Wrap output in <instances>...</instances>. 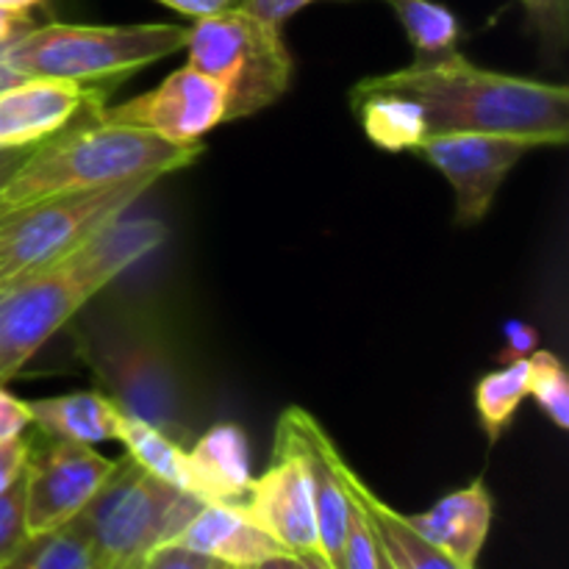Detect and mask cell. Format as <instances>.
<instances>
[{
    "label": "cell",
    "mask_w": 569,
    "mask_h": 569,
    "mask_svg": "<svg viewBox=\"0 0 569 569\" xmlns=\"http://www.w3.org/2000/svg\"><path fill=\"white\" fill-rule=\"evenodd\" d=\"M528 398L537 400L559 431H569V381L567 367L550 350H533L528 356Z\"/></svg>",
    "instance_id": "24"
},
{
    "label": "cell",
    "mask_w": 569,
    "mask_h": 569,
    "mask_svg": "<svg viewBox=\"0 0 569 569\" xmlns=\"http://www.w3.org/2000/svg\"><path fill=\"white\" fill-rule=\"evenodd\" d=\"M114 470L117 461L100 456L92 445L53 437L33 442L31 437V453L22 476L28 537H44L76 520Z\"/></svg>",
    "instance_id": "10"
},
{
    "label": "cell",
    "mask_w": 569,
    "mask_h": 569,
    "mask_svg": "<svg viewBox=\"0 0 569 569\" xmlns=\"http://www.w3.org/2000/svg\"><path fill=\"white\" fill-rule=\"evenodd\" d=\"M378 569H395L392 565H389V559H387V556H383V550H381V565H378Z\"/></svg>",
    "instance_id": "39"
},
{
    "label": "cell",
    "mask_w": 569,
    "mask_h": 569,
    "mask_svg": "<svg viewBox=\"0 0 569 569\" xmlns=\"http://www.w3.org/2000/svg\"><path fill=\"white\" fill-rule=\"evenodd\" d=\"M211 569H233V567H228V565H222V561H214V565H211Z\"/></svg>",
    "instance_id": "40"
},
{
    "label": "cell",
    "mask_w": 569,
    "mask_h": 569,
    "mask_svg": "<svg viewBox=\"0 0 569 569\" xmlns=\"http://www.w3.org/2000/svg\"><path fill=\"white\" fill-rule=\"evenodd\" d=\"M281 28L244 6L189 26L187 64L220 83L226 122L259 114L287 94L295 61Z\"/></svg>",
    "instance_id": "6"
},
{
    "label": "cell",
    "mask_w": 569,
    "mask_h": 569,
    "mask_svg": "<svg viewBox=\"0 0 569 569\" xmlns=\"http://www.w3.org/2000/svg\"><path fill=\"white\" fill-rule=\"evenodd\" d=\"M539 350V331L526 320H509L503 326V350L498 353L500 365L509 361L528 359V356Z\"/></svg>",
    "instance_id": "29"
},
{
    "label": "cell",
    "mask_w": 569,
    "mask_h": 569,
    "mask_svg": "<svg viewBox=\"0 0 569 569\" xmlns=\"http://www.w3.org/2000/svg\"><path fill=\"white\" fill-rule=\"evenodd\" d=\"M44 0H0V9L9 11H33L37 6H42Z\"/></svg>",
    "instance_id": "36"
},
{
    "label": "cell",
    "mask_w": 569,
    "mask_h": 569,
    "mask_svg": "<svg viewBox=\"0 0 569 569\" xmlns=\"http://www.w3.org/2000/svg\"><path fill=\"white\" fill-rule=\"evenodd\" d=\"M528 398V359L509 361L500 370L487 372L472 389L478 426L487 433L489 445H498L515 422L522 400Z\"/></svg>",
    "instance_id": "20"
},
{
    "label": "cell",
    "mask_w": 569,
    "mask_h": 569,
    "mask_svg": "<svg viewBox=\"0 0 569 569\" xmlns=\"http://www.w3.org/2000/svg\"><path fill=\"white\" fill-rule=\"evenodd\" d=\"M337 470L342 476V483L350 489L356 500L365 509L367 520H370L372 531H376L378 545H381L383 556L389 559V565L395 569H465L459 561L450 559L448 553H442L439 548H433L431 542L420 537L415 528L409 526L406 515L395 511L392 506L383 503L365 481L353 472V467L342 459L339 453Z\"/></svg>",
    "instance_id": "17"
},
{
    "label": "cell",
    "mask_w": 569,
    "mask_h": 569,
    "mask_svg": "<svg viewBox=\"0 0 569 569\" xmlns=\"http://www.w3.org/2000/svg\"><path fill=\"white\" fill-rule=\"evenodd\" d=\"M187 26L139 22V26H33L0 50L20 78H64L89 87L114 89L133 72L183 50Z\"/></svg>",
    "instance_id": "5"
},
{
    "label": "cell",
    "mask_w": 569,
    "mask_h": 569,
    "mask_svg": "<svg viewBox=\"0 0 569 569\" xmlns=\"http://www.w3.org/2000/svg\"><path fill=\"white\" fill-rule=\"evenodd\" d=\"M492 506L487 483L478 478L465 489L445 495L422 515H406V520L433 548L448 553L465 569H476L492 528Z\"/></svg>",
    "instance_id": "15"
},
{
    "label": "cell",
    "mask_w": 569,
    "mask_h": 569,
    "mask_svg": "<svg viewBox=\"0 0 569 569\" xmlns=\"http://www.w3.org/2000/svg\"><path fill=\"white\" fill-rule=\"evenodd\" d=\"M348 98L365 137L387 153H406V150L415 153L428 137V122L420 103L406 94L353 87Z\"/></svg>",
    "instance_id": "19"
},
{
    "label": "cell",
    "mask_w": 569,
    "mask_h": 569,
    "mask_svg": "<svg viewBox=\"0 0 569 569\" xmlns=\"http://www.w3.org/2000/svg\"><path fill=\"white\" fill-rule=\"evenodd\" d=\"M164 237L161 222L120 217L64 259L0 289V381H11L53 333Z\"/></svg>",
    "instance_id": "2"
},
{
    "label": "cell",
    "mask_w": 569,
    "mask_h": 569,
    "mask_svg": "<svg viewBox=\"0 0 569 569\" xmlns=\"http://www.w3.org/2000/svg\"><path fill=\"white\" fill-rule=\"evenodd\" d=\"M0 383H3V381H0Z\"/></svg>",
    "instance_id": "41"
},
{
    "label": "cell",
    "mask_w": 569,
    "mask_h": 569,
    "mask_svg": "<svg viewBox=\"0 0 569 569\" xmlns=\"http://www.w3.org/2000/svg\"><path fill=\"white\" fill-rule=\"evenodd\" d=\"M31 426H33V417H31V406H28V400H20L17 395H11L9 389H3V383H0V442H9V439L22 437Z\"/></svg>",
    "instance_id": "30"
},
{
    "label": "cell",
    "mask_w": 569,
    "mask_h": 569,
    "mask_svg": "<svg viewBox=\"0 0 569 569\" xmlns=\"http://www.w3.org/2000/svg\"><path fill=\"white\" fill-rule=\"evenodd\" d=\"M242 569H303V561H300V556L278 553V556H272V559H264V561H259V565H250Z\"/></svg>",
    "instance_id": "35"
},
{
    "label": "cell",
    "mask_w": 569,
    "mask_h": 569,
    "mask_svg": "<svg viewBox=\"0 0 569 569\" xmlns=\"http://www.w3.org/2000/svg\"><path fill=\"white\" fill-rule=\"evenodd\" d=\"M28 453H31V437L26 433L9 439V442H0V492H6L26 472Z\"/></svg>",
    "instance_id": "31"
},
{
    "label": "cell",
    "mask_w": 569,
    "mask_h": 569,
    "mask_svg": "<svg viewBox=\"0 0 569 569\" xmlns=\"http://www.w3.org/2000/svg\"><path fill=\"white\" fill-rule=\"evenodd\" d=\"M156 181L159 178H133L0 217V289L81 248L109 222L120 220Z\"/></svg>",
    "instance_id": "8"
},
{
    "label": "cell",
    "mask_w": 569,
    "mask_h": 569,
    "mask_svg": "<svg viewBox=\"0 0 569 569\" xmlns=\"http://www.w3.org/2000/svg\"><path fill=\"white\" fill-rule=\"evenodd\" d=\"M78 359L126 415L150 422L178 445L198 437L192 383L170 328L148 306H117L76 331Z\"/></svg>",
    "instance_id": "3"
},
{
    "label": "cell",
    "mask_w": 569,
    "mask_h": 569,
    "mask_svg": "<svg viewBox=\"0 0 569 569\" xmlns=\"http://www.w3.org/2000/svg\"><path fill=\"white\" fill-rule=\"evenodd\" d=\"M172 542L233 569L287 553L270 533L250 522L239 506L226 503H203V509L183 526Z\"/></svg>",
    "instance_id": "16"
},
{
    "label": "cell",
    "mask_w": 569,
    "mask_h": 569,
    "mask_svg": "<svg viewBox=\"0 0 569 569\" xmlns=\"http://www.w3.org/2000/svg\"><path fill=\"white\" fill-rule=\"evenodd\" d=\"M203 142L176 144L111 122L81 120L26 150L0 176V217L44 200L114 187L133 178H164L194 164Z\"/></svg>",
    "instance_id": "4"
},
{
    "label": "cell",
    "mask_w": 569,
    "mask_h": 569,
    "mask_svg": "<svg viewBox=\"0 0 569 569\" xmlns=\"http://www.w3.org/2000/svg\"><path fill=\"white\" fill-rule=\"evenodd\" d=\"M37 26L31 17V11H9V9H0V50L9 48L11 42L28 33L31 28Z\"/></svg>",
    "instance_id": "34"
},
{
    "label": "cell",
    "mask_w": 569,
    "mask_h": 569,
    "mask_svg": "<svg viewBox=\"0 0 569 569\" xmlns=\"http://www.w3.org/2000/svg\"><path fill=\"white\" fill-rule=\"evenodd\" d=\"M111 89L64 78H20L0 92V150H31L106 109Z\"/></svg>",
    "instance_id": "13"
},
{
    "label": "cell",
    "mask_w": 569,
    "mask_h": 569,
    "mask_svg": "<svg viewBox=\"0 0 569 569\" xmlns=\"http://www.w3.org/2000/svg\"><path fill=\"white\" fill-rule=\"evenodd\" d=\"M211 565L214 559L209 556H200L176 542H164L144 553L142 569H211Z\"/></svg>",
    "instance_id": "28"
},
{
    "label": "cell",
    "mask_w": 569,
    "mask_h": 569,
    "mask_svg": "<svg viewBox=\"0 0 569 569\" xmlns=\"http://www.w3.org/2000/svg\"><path fill=\"white\" fill-rule=\"evenodd\" d=\"M345 492H348L350 498V517H348V537H345L342 569H378V565H381V545H378L376 531H372L365 509H361L359 500L350 495L348 487H345Z\"/></svg>",
    "instance_id": "27"
},
{
    "label": "cell",
    "mask_w": 569,
    "mask_h": 569,
    "mask_svg": "<svg viewBox=\"0 0 569 569\" xmlns=\"http://www.w3.org/2000/svg\"><path fill=\"white\" fill-rule=\"evenodd\" d=\"M239 509L261 531L270 533L287 553H320L309 467L298 442L283 428H276L270 467L264 476L250 481Z\"/></svg>",
    "instance_id": "12"
},
{
    "label": "cell",
    "mask_w": 569,
    "mask_h": 569,
    "mask_svg": "<svg viewBox=\"0 0 569 569\" xmlns=\"http://www.w3.org/2000/svg\"><path fill=\"white\" fill-rule=\"evenodd\" d=\"M20 81V76H17L14 70H11L9 64L3 61V56H0V92H3L6 87H11V83Z\"/></svg>",
    "instance_id": "37"
},
{
    "label": "cell",
    "mask_w": 569,
    "mask_h": 569,
    "mask_svg": "<svg viewBox=\"0 0 569 569\" xmlns=\"http://www.w3.org/2000/svg\"><path fill=\"white\" fill-rule=\"evenodd\" d=\"M156 3L167 6L170 11H178V14L189 17V20H206V17L222 14V11L233 9L242 0H156Z\"/></svg>",
    "instance_id": "33"
},
{
    "label": "cell",
    "mask_w": 569,
    "mask_h": 569,
    "mask_svg": "<svg viewBox=\"0 0 569 569\" xmlns=\"http://www.w3.org/2000/svg\"><path fill=\"white\" fill-rule=\"evenodd\" d=\"M22 476L6 492H0V567L9 565L31 539L26 528V478Z\"/></svg>",
    "instance_id": "26"
},
{
    "label": "cell",
    "mask_w": 569,
    "mask_h": 569,
    "mask_svg": "<svg viewBox=\"0 0 569 569\" xmlns=\"http://www.w3.org/2000/svg\"><path fill=\"white\" fill-rule=\"evenodd\" d=\"M98 120L137 128L167 142L194 144L226 122V92L214 78L187 64L150 92L120 106H106Z\"/></svg>",
    "instance_id": "11"
},
{
    "label": "cell",
    "mask_w": 569,
    "mask_h": 569,
    "mask_svg": "<svg viewBox=\"0 0 569 569\" xmlns=\"http://www.w3.org/2000/svg\"><path fill=\"white\" fill-rule=\"evenodd\" d=\"M315 3H326V0H242L239 6H244L253 14L264 17V20L276 22V26H283L289 17H295L298 11L309 9Z\"/></svg>",
    "instance_id": "32"
},
{
    "label": "cell",
    "mask_w": 569,
    "mask_h": 569,
    "mask_svg": "<svg viewBox=\"0 0 569 569\" xmlns=\"http://www.w3.org/2000/svg\"><path fill=\"white\" fill-rule=\"evenodd\" d=\"M200 509L203 500L148 476L126 456L70 522L87 537L94 569H117L172 542Z\"/></svg>",
    "instance_id": "7"
},
{
    "label": "cell",
    "mask_w": 569,
    "mask_h": 569,
    "mask_svg": "<svg viewBox=\"0 0 569 569\" xmlns=\"http://www.w3.org/2000/svg\"><path fill=\"white\" fill-rule=\"evenodd\" d=\"M117 442H122L128 459L144 470L148 476L159 478V481L170 483V487L183 489V459H187V448L178 445L176 439L167 437L150 422L137 420V417L122 411L120 431H117Z\"/></svg>",
    "instance_id": "21"
},
{
    "label": "cell",
    "mask_w": 569,
    "mask_h": 569,
    "mask_svg": "<svg viewBox=\"0 0 569 569\" xmlns=\"http://www.w3.org/2000/svg\"><path fill=\"white\" fill-rule=\"evenodd\" d=\"M33 426L42 437L67 442L98 445L117 442L122 409L103 392H70L56 398L31 400Z\"/></svg>",
    "instance_id": "18"
},
{
    "label": "cell",
    "mask_w": 569,
    "mask_h": 569,
    "mask_svg": "<svg viewBox=\"0 0 569 569\" xmlns=\"http://www.w3.org/2000/svg\"><path fill=\"white\" fill-rule=\"evenodd\" d=\"M528 31L548 59H561L569 39V0H520Z\"/></svg>",
    "instance_id": "25"
},
{
    "label": "cell",
    "mask_w": 569,
    "mask_h": 569,
    "mask_svg": "<svg viewBox=\"0 0 569 569\" xmlns=\"http://www.w3.org/2000/svg\"><path fill=\"white\" fill-rule=\"evenodd\" d=\"M250 445L237 422H217L194 437L183 459V492L203 503L239 506L248 495Z\"/></svg>",
    "instance_id": "14"
},
{
    "label": "cell",
    "mask_w": 569,
    "mask_h": 569,
    "mask_svg": "<svg viewBox=\"0 0 569 569\" xmlns=\"http://www.w3.org/2000/svg\"><path fill=\"white\" fill-rule=\"evenodd\" d=\"M300 561H303V569H331L320 553H306L300 556Z\"/></svg>",
    "instance_id": "38"
},
{
    "label": "cell",
    "mask_w": 569,
    "mask_h": 569,
    "mask_svg": "<svg viewBox=\"0 0 569 569\" xmlns=\"http://www.w3.org/2000/svg\"><path fill=\"white\" fill-rule=\"evenodd\" d=\"M542 144L531 137L489 131H437L428 133L415 150L437 172L448 178L456 198V222L476 226L492 209L500 187L522 156Z\"/></svg>",
    "instance_id": "9"
},
{
    "label": "cell",
    "mask_w": 569,
    "mask_h": 569,
    "mask_svg": "<svg viewBox=\"0 0 569 569\" xmlns=\"http://www.w3.org/2000/svg\"><path fill=\"white\" fill-rule=\"evenodd\" d=\"M383 3L395 11L417 56H442L459 44L461 22L448 6L437 0H383Z\"/></svg>",
    "instance_id": "22"
},
{
    "label": "cell",
    "mask_w": 569,
    "mask_h": 569,
    "mask_svg": "<svg viewBox=\"0 0 569 569\" xmlns=\"http://www.w3.org/2000/svg\"><path fill=\"white\" fill-rule=\"evenodd\" d=\"M0 569H94L92 548L72 522L44 537L28 539L26 548Z\"/></svg>",
    "instance_id": "23"
},
{
    "label": "cell",
    "mask_w": 569,
    "mask_h": 569,
    "mask_svg": "<svg viewBox=\"0 0 569 569\" xmlns=\"http://www.w3.org/2000/svg\"><path fill=\"white\" fill-rule=\"evenodd\" d=\"M356 87L400 92L420 103L428 133H515L537 139L542 148H565L569 139V89L565 83L483 70L459 50L417 56L403 70L361 78Z\"/></svg>",
    "instance_id": "1"
}]
</instances>
